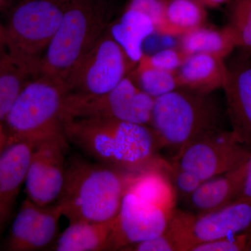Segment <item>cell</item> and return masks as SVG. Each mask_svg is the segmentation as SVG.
Returning a JSON list of instances; mask_svg holds the SVG:
<instances>
[{
    "label": "cell",
    "mask_w": 251,
    "mask_h": 251,
    "mask_svg": "<svg viewBox=\"0 0 251 251\" xmlns=\"http://www.w3.org/2000/svg\"><path fill=\"white\" fill-rule=\"evenodd\" d=\"M63 130L72 143L94 162L137 173L153 166L161 148L148 125L106 118H65Z\"/></svg>",
    "instance_id": "6da1fadb"
},
{
    "label": "cell",
    "mask_w": 251,
    "mask_h": 251,
    "mask_svg": "<svg viewBox=\"0 0 251 251\" xmlns=\"http://www.w3.org/2000/svg\"><path fill=\"white\" fill-rule=\"evenodd\" d=\"M129 174L73 158L67 162L64 187L56 204L69 223L111 221L120 211Z\"/></svg>",
    "instance_id": "7a4b0ae2"
},
{
    "label": "cell",
    "mask_w": 251,
    "mask_h": 251,
    "mask_svg": "<svg viewBox=\"0 0 251 251\" xmlns=\"http://www.w3.org/2000/svg\"><path fill=\"white\" fill-rule=\"evenodd\" d=\"M114 0H68L62 22L41 59L39 76L64 83L112 22Z\"/></svg>",
    "instance_id": "3957f363"
},
{
    "label": "cell",
    "mask_w": 251,
    "mask_h": 251,
    "mask_svg": "<svg viewBox=\"0 0 251 251\" xmlns=\"http://www.w3.org/2000/svg\"><path fill=\"white\" fill-rule=\"evenodd\" d=\"M221 112L211 94L176 89L154 99L150 126L161 148L176 154L190 144L221 130Z\"/></svg>",
    "instance_id": "277c9868"
},
{
    "label": "cell",
    "mask_w": 251,
    "mask_h": 251,
    "mask_svg": "<svg viewBox=\"0 0 251 251\" xmlns=\"http://www.w3.org/2000/svg\"><path fill=\"white\" fill-rule=\"evenodd\" d=\"M67 92L59 81L39 76L28 82L3 121L7 143L33 146L46 140L66 139L63 130Z\"/></svg>",
    "instance_id": "5b68a950"
},
{
    "label": "cell",
    "mask_w": 251,
    "mask_h": 251,
    "mask_svg": "<svg viewBox=\"0 0 251 251\" xmlns=\"http://www.w3.org/2000/svg\"><path fill=\"white\" fill-rule=\"evenodd\" d=\"M68 0H15L2 24L6 53L39 75L41 59L62 22Z\"/></svg>",
    "instance_id": "8992f818"
},
{
    "label": "cell",
    "mask_w": 251,
    "mask_h": 251,
    "mask_svg": "<svg viewBox=\"0 0 251 251\" xmlns=\"http://www.w3.org/2000/svg\"><path fill=\"white\" fill-rule=\"evenodd\" d=\"M153 104L154 99L127 75L106 93H67L64 119L106 118L150 126Z\"/></svg>",
    "instance_id": "52a82bcc"
},
{
    "label": "cell",
    "mask_w": 251,
    "mask_h": 251,
    "mask_svg": "<svg viewBox=\"0 0 251 251\" xmlns=\"http://www.w3.org/2000/svg\"><path fill=\"white\" fill-rule=\"evenodd\" d=\"M135 67L108 28L64 81L67 93L101 94L112 90Z\"/></svg>",
    "instance_id": "ba28073f"
},
{
    "label": "cell",
    "mask_w": 251,
    "mask_h": 251,
    "mask_svg": "<svg viewBox=\"0 0 251 251\" xmlns=\"http://www.w3.org/2000/svg\"><path fill=\"white\" fill-rule=\"evenodd\" d=\"M251 156V146L233 132L220 130L190 144L176 153L174 164L197 175L202 181L242 166Z\"/></svg>",
    "instance_id": "9c48e42d"
},
{
    "label": "cell",
    "mask_w": 251,
    "mask_h": 251,
    "mask_svg": "<svg viewBox=\"0 0 251 251\" xmlns=\"http://www.w3.org/2000/svg\"><path fill=\"white\" fill-rule=\"evenodd\" d=\"M67 140H46L34 147L26 175L27 198L39 206L55 204L65 181Z\"/></svg>",
    "instance_id": "30bf717a"
},
{
    "label": "cell",
    "mask_w": 251,
    "mask_h": 251,
    "mask_svg": "<svg viewBox=\"0 0 251 251\" xmlns=\"http://www.w3.org/2000/svg\"><path fill=\"white\" fill-rule=\"evenodd\" d=\"M174 210H169L126 191L115 218L112 251L152 239L166 229Z\"/></svg>",
    "instance_id": "8fae6325"
},
{
    "label": "cell",
    "mask_w": 251,
    "mask_h": 251,
    "mask_svg": "<svg viewBox=\"0 0 251 251\" xmlns=\"http://www.w3.org/2000/svg\"><path fill=\"white\" fill-rule=\"evenodd\" d=\"M62 214L57 204L42 206L25 199L15 218L7 246L9 251H39L57 239Z\"/></svg>",
    "instance_id": "7c38bea8"
},
{
    "label": "cell",
    "mask_w": 251,
    "mask_h": 251,
    "mask_svg": "<svg viewBox=\"0 0 251 251\" xmlns=\"http://www.w3.org/2000/svg\"><path fill=\"white\" fill-rule=\"evenodd\" d=\"M247 54L228 67L223 89L232 131L241 142L251 146V61Z\"/></svg>",
    "instance_id": "4fadbf2b"
},
{
    "label": "cell",
    "mask_w": 251,
    "mask_h": 251,
    "mask_svg": "<svg viewBox=\"0 0 251 251\" xmlns=\"http://www.w3.org/2000/svg\"><path fill=\"white\" fill-rule=\"evenodd\" d=\"M251 227V200H236L217 210L193 215L191 232L194 247L201 243L242 233Z\"/></svg>",
    "instance_id": "5bb4252c"
},
{
    "label": "cell",
    "mask_w": 251,
    "mask_h": 251,
    "mask_svg": "<svg viewBox=\"0 0 251 251\" xmlns=\"http://www.w3.org/2000/svg\"><path fill=\"white\" fill-rule=\"evenodd\" d=\"M34 146L23 142L6 143L0 155V230L7 223L26 175Z\"/></svg>",
    "instance_id": "9a60e30c"
},
{
    "label": "cell",
    "mask_w": 251,
    "mask_h": 251,
    "mask_svg": "<svg viewBox=\"0 0 251 251\" xmlns=\"http://www.w3.org/2000/svg\"><path fill=\"white\" fill-rule=\"evenodd\" d=\"M247 162L228 173L203 181L186 198L190 208L200 215L217 210L237 200L245 179Z\"/></svg>",
    "instance_id": "2e32d148"
},
{
    "label": "cell",
    "mask_w": 251,
    "mask_h": 251,
    "mask_svg": "<svg viewBox=\"0 0 251 251\" xmlns=\"http://www.w3.org/2000/svg\"><path fill=\"white\" fill-rule=\"evenodd\" d=\"M179 88L211 94L223 88L228 75L224 59L206 54H190L176 72Z\"/></svg>",
    "instance_id": "e0dca14e"
},
{
    "label": "cell",
    "mask_w": 251,
    "mask_h": 251,
    "mask_svg": "<svg viewBox=\"0 0 251 251\" xmlns=\"http://www.w3.org/2000/svg\"><path fill=\"white\" fill-rule=\"evenodd\" d=\"M108 30L134 66L143 57L145 41L156 33L154 24L148 15L128 7L112 21Z\"/></svg>",
    "instance_id": "ac0fdd59"
},
{
    "label": "cell",
    "mask_w": 251,
    "mask_h": 251,
    "mask_svg": "<svg viewBox=\"0 0 251 251\" xmlns=\"http://www.w3.org/2000/svg\"><path fill=\"white\" fill-rule=\"evenodd\" d=\"M115 219L69 223L54 243L56 251H112Z\"/></svg>",
    "instance_id": "d6986e66"
},
{
    "label": "cell",
    "mask_w": 251,
    "mask_h": 251,
    "mask_svg": "<svg viewBox=\"0 0 251 251\" xmlns=\"http://www.w3.org/2000/svg\"><path fill=\"white\" fill-rule=\"evenodd\" d=\"M156 164L143 171L130 173L126 191L157 206L176 209V190L173 182Z\"/></svg>",
    "instance_id": "ffe728a7"
},
{
    "label": "cell",
    "mask_w": 251,
    "mask_h": 251,
    "mask_svg": "<svg viewBox=\"0 0 251 251\" xmlns=\"http://www.w3.org/2000/svg\"><path fill=\"white\" fill-rule=\"evenodd\" d=\"M179 48L186 55L206 54L225 59L238 44L227 25L218 29L203 25L181 35Z\"/></svg>",
    "instance_id": "44dd1931"
},
{
    "label": "cell",
    "mask_w": 251,
    "mask_h": 251,
    "mask_svg": "<svg viewBox=\"0 0 251 251\" xmlns=\"http://www.w3.org/2000/svg\"><path fill=\"white\" fill-rule=\"evenodd\" d=\"M29 68L5 53L0 57V122L28 82L37 77Z\"/></svg>",
    "instance_id": "7402d4cb"
},
{
    "label": "cell",
    "mask_w": 251,
    "mask_h": 251,
    "mask_svg": "<svg viewBox=\"0 0 251 251\" xmlns=\"http://www.w3.org/2000/svg\"><path fill=\"white\" fill-rule=\"evenodd\" d=\"M165 16L175 36L204 25L207 14L199 0H165Z\"/></svg>",
    "instance_id": "603a6c76"
},
{
    "label": "cell",
    "mask_w": 251,
    "mask_h": 251,
    "mask_svg": "<svg viewBox=\"0 0 251 251\" xmlns=\"http://www.w3.org/2000/svg\"><path fill=\"white\" fill-rule=\"evenodd\" d=\"M129 74L135 85L154 99L179 88L176 72L136 64Z\"/></svg>",
    "instance_id": "cb8c5ba5"
},
{
    "label": "cell",
    "mask_w": 251,
    "mask_h": 251,
    "mask_svg": "<svg viewBox=\"0 0 251 251\" xmlns=\"http://www.w3.org/2000/svg\"><path fill=\"white\" fill-rule=\"evenodd\" d=\"M228 24L237 39L238 48L251 55V0H231Z\"/></svg>",
    "instance_id": "d4e9b609"
},
{
    "label": "cell",
    "mask_w": 251,
    "mask_h": 251,
    "mask_svg": "<svg viewBox=\"0 0 251 251\" xmlns=\"http://www.w3.org/2000/svg\"><path fill=\"white\" fill-rule=\"evenodd\" d=\"M187 56L179 48H169L151 54L144 53L137 64L159 70L176 72Z\"/></svg>",
    "instance_id": "484cf974"
},
{
    "label": "cell",
    "mask_w": 251,
    "mask_h": 251,
    "mask_svg": "<svg viewBox=\"0 0 251 251\" xmlns=\"http://www.w3.org/2000/svg\"><path fill=\"white\" fill-rule=\"evenodd\" d=\"M125 7L139 10L152 20L156 34L172 36L165 16V0H128Z\"/></svg>",
    "instance_id": "4316f807"
},
{
    "label": "cell",
    "mask_w": 251,
    "mask_h": 251,
    "mask_svg": "<svg viewBox=\"0 0 251 251\" xmlns=\"http://www.w3.org/2000/svg\"><path fill=\"white\" fill-rule=\"evenodd\" d=\"M251 245V229L209 242L201 243L191 251H249Z\"/></svg>",
    "instance_id": "83f0119b"
},
{
    "label": "cell",
    "mask_w": 251,
    "mask_h": 251,
    "mask_svg": "<svg viewBox=\"0 0 251 251\" xmlns=\"http://www.w3.org/2000/svg\"><path fill=\"white\" fill-rule=\"evenodd\" d=\"M171 170L173 171V184L176 192L185 199L194 192L203 182L194 173L176 166L174 163Z\"/></svg>",
    "instance_id": "f1b7e54d"
},
{
    "label": "cell",
    "mask_w": 251,
    "mask_h": 251,
    "mask_svg": "<svg viewBox=\"0 0 251 251\" xmlns=\"http://www.w3.org/2000/svg\"><path fill=\"white\" fill-rule=\"evenodd\" d=\"M237 199L251 200V156L247 162L245 179L242 191Z\"/></svg>",
    "instance_id": "f546056e"
},
{
    "label": "cell",
    "mask_w": 251,
    "mask_h": 251,
    "mask_svg": "<svg viewBox=\"0 0 251 251\" xmlns=\"http://www.w3.org/2000/svg\"><path fill=\"white\" fill-rule=\"evenodd\" d=\"M206 8H219L226 4H228L231 0H199Z\"/></svg>",
    "instance_id": "4dcf8cb0"
},
{
    "label": "cell",
    "mask_w": 251,
    "mask_h": 251,
    "mask_svg": "<svg viewBox=\"0 0 251 251\" xmlns=\"http://www.w3.org/2000/svg\"><path fill=\"white\" fill-rule=\"evenodd\" d=\"M7 143V137L5 131L4 125L2 122H0V155L2 153L3 150L6 147Z\"/></svg>",
    "instance_id": "1f68e13d"
},
{
    "label": "cell",
    "mask_w": 251,
    "mask_h": 251,
    "mask_svg": "<svg viewBox=\"0 0 251 251\" xmlns=\"http://www.w3.org/2000/svg\"><path fill=\"white\" fill-rule=\"evenodd\" d=\"M6 47H5L4 30H3L2 24L0 23V57L6 53Z\"/></svg>",
    "instance_id": "d6a6232c"
},
{
    "label": "cell",
    "mask_w": 251,
    "mask_h": 251,
    "mask_svg": "<svg viewBox=\"0 0 251 251\" xmlns=\"http://www.w3.org/2000/svg\"><path fill=\"white\" fill-rule=\"evenodd\" d=\"M15 0H0V6H1V9L3 10V13L5 10L6 9V8L9 6L11 3L14 2Z\"/></svg>",
    "instance_id": "836d02e7"
},
{
    "label": "cell",
    "mask_w": 251,
    "mask_h": 251,
    "mask_svg": "<svg viewBox=\"0 0 251 251\" xmlns=\"http://www.w3.org/2000/svg\"><path fill=\"white\" fill-rule=\"evenodd\" d=\"M2 13H3V10H2V9H1V6H0V15H1V14H2Z\"/></svg>",
    "instance_id": "e575fe53"
},
{
    "label": "cell",
    "mask_w": 251,
    "mask_h": 251,
    "mask_svg": "<svg viewBox=\"0 0 251 251\" xmlns=\"http://www.w3.org/2000/svg\"><path fill=\"white\" fill-rule=\"evenodd\" d=\"M249 251H251V245L250 248H249Z\"/></svg>",
    "instance_id": "d590c367"
},
{
    "label": "cell",
    "mask_w": 251,
    "mask_h": 251,
    "mask_svg": "<svg viewBox=\"0 0 251 251\" xmlns=\"http://www.w3.org/2000/svg\"><path fill=\"white\" fill-rule=\"evenodd\" d=\"M251 229V227H250Z\"/></svg>",
    "instance_id": "8d00e7d4"
},
{
    "label": "cell",
    "mask_w": 251,
    "mask_h": 251,
    "mask_svg": "<svg viewBox=\"0 0 251 251\" xmlns=\"http://www.w3.org/2000/svg\"></svg>",
    "instance_id": "74e56055"
}]
</instances>
